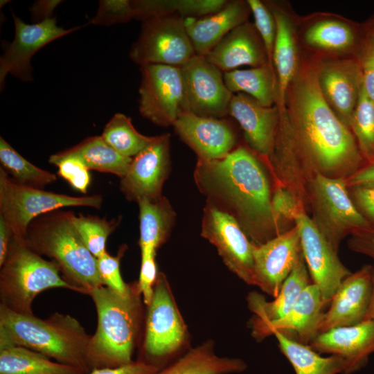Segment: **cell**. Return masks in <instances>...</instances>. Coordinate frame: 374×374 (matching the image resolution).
<instances>
[{"mask_svg": "<svg viewBox=\"0 0 374 374\" xmlns=\"http://www.w3.org/2000/svg\"><path fill=\"white\" fill-rule=\"evenodd\" d=\"M287 97V132L313 177L319 174L346 179L362 167L364 158L353 132L325 100L317 71L296 74Z\"/></svg>", "mask_w": 374, "mask_h": 374, "instance_id": "obj_1", "label": "cell"}, {"mask_svg": "<svg viewBox=\"0 0 374 374\" xmlns=\"http://www.w3.org/2000/svg\"><path fill=\"white\" fill-rule=\"evenodd\" d=\"M194 179L207 203L232 216L254 244L283 233L272 211L267 177L247 148L240 145L220 159H197Z\"/></svg>", "mask_w": 374, "mask_h": 374, "instance_id": "obj_2", "label": "cell"}, {"mask_svg": "<svg viewBox=\"0 0 374 374\" xmlns=\"http://www.w3.org/2000/svg\"><path fill=\"white\" fill-rule=\"evenodd\" d=\"M90 339L81 323L69 314L55 312L40 319L0 304V348L22 346L89 373Z\"/></svg>", "mask_w": 374, "mask_h": 374, "instance_id": "obj_3", "label": "cell"}, {"mask_svg": "<svg viewBox=\"0 0 374 374\" xmlns=\"http://www.w3.org/2000/svg\"><path fill=\"white\" fill-rule=\"evenodd\" d=\"M97 312V327L91 336L87 364L89 371L116 368L132 363L142 315L141 294L137 283L121 295L105 285L89 295Z\"/></svg>", "mask_w": 374, "mask_h": 374, "instance_id": "obj_4", "label": "cell"}, {"mask_svg": "<svg viewBox=\"0 0 374 374\" xmlns=\"http://www.w3.org/2000/svg\"><path fill=\"white\" fill-rule=\"evenodd\" d=\"M74 215L62 209L45 213L30 223L24 240L34 251L55 261L76 292L89 295L103 284L96 258L75 228Z\"/></svg>", "mask_w": 374, "mask_h": 374, "instance_id": "obj_5", "label": "cell"}, {"mask_svg": "<svg viewBox=\"0 0 374 374\" xmlns=\"http://www.w3.org/2000/svg\"><path fill=\"white\" fill-rule=\"evenodd\" d=\"M51 288L75 289L62 276L57 263L44 259L24 239L12 236L1 266V305L19 314H33V302L42 292Z\"/></svg>", "mask_w": 374, "mask_h": 374, "instance_id": "obj_6", "label": "cell"}, {"mask_svg": "<svg viewBox=\"0 0 374 374\" xmlns=\"http://www.w3.org/2000/svg\"><path fill=\"white\" fill-rule=\"evenodd\" d=\"M308 202L313 223L337 252L347 235L373 228L355 206L344 179L316 175L308 186Z\"/></svg>", "mask_w": 374, "mask_h": 374, "instance_id": "obj_7", "label": "cell"}, {"mask_svg": "<svg viewBox=\"0 0 374 374\" xmlns=\"http://www.w3.org/2000/svg\"><path fill=\"white\" fill-rule=\"evenodd\" d=\"M100 195L74 197L24 186L0 168V217L13 235L24 239L30 223L38 216L65 207L86 206L100 209Z\"/></svg>", "mask_w": 374, "mask_h": 374, "instance_id": "obj_8", "label": "cell"}, {"mask_svg": "<svg viewBox=\"0 0 374 374\" xmlns=\"http://www.w3.org/2000/svg\"><path fill=\"white\" fill-rule=\"evenodd\" d=\"M186 327L175 303L167 278L158 274L148 305L143 356L139 359L163 368V363L183 346Z\"/></svg>", "mask_w": 374, "mask_h": 374, "instance_id": "obj_9", "label": "cell"}, {"mask_svg": "<svg viewBox=\"0 0 374 374\" xmlns=\"http://www.w3.org/2000/svg\"><path fill=\"white\" fill-rule=\"evenodd\" d=\"M130 57L140 66L165 64L181 67L195 55L186 32L184 19L179 16L154 17L143 21Z\"/></svg>", "mask_w": 374, "mask_h": 374, "instance_id": "obj_10", "label": "cell"}, {"mask_svg": "<svg viewBox=\"0 0 374 374\" xmlns=\"http://www.w3.org/2000/svg\"><path fill=\"white\" fill-rule=\"evenodd\" d=\"M140 114L158 126H173L184 111L181 68L165 64H146L140 66Z\"/></svg>", "mask_w": 374, "mask_h": 374, "instance_id": "obj_11", "label": "cell"}, {"mask_svg": "<svg viewBox=\"0 0 374 374\" xmlns=\"http://www.w3.org/2000/svg\"><path fill=\"white\" fill-rule=\"evenodd\" d=\"M202 236L215 247L228 269L248 285H253V250L237 221L206 202L203 210Z\"/></svg>", "mask_w": 374, "mask_h": 374, "instance_id": "obj_12", "label": "cell"}, {"mask_svg": "<svg viewBox=\"0 0 374 374\" xmlns=\"http://www.w3.org/2000/svg\"><path fill=\"white\" fill-rule=\"evenodd\" d=\"M184 111L204 117L225 118L234 93L226 87L223 72L204 57L195 55L181 67Z\"/></svg>", "mask_w": 374, "mask_h": 374, "instance_id": "obj_13", "label": "cell"}, {"mask_svg": "<svg viewBox=\"0 0 374 374\" xmlns=\"http://www.w3.org/2000/svg\"><path fill=\"white\" fill-rule=\"evenodd\" d=\"M12 17L15 37L5 47L4 53L0 58L1 89L8 74L22 81H32L30 60L33 56L46 44L80 28V26H76L64 29L57 25L53 17L28 24L15 15Z\"/></svg>", "mask_w": 374, "mask_h": 374, "instance_id": "obj_14", "label": "cell"}, {"mask_svg": "<svg viewBox=\"0 0 374 374\" xmlns=\"http://www.w3.org/2000/svg\"><path fill=\"white\" fill-rule=\"evenodd\" d=\"M302 251L312 279L319 289L326 304L331 299L342 281L352 272L341 262L337 251L315 226L305 212L295 219Z\"/></svg>", "mask_w": 374, "mask_h": 374, "instance_id": "obj_15", "label": "cell"}, {"mask_svg": "<svg viewBox=\"0 0 374 374\" xmlns=\"http://www.w3.org/2000/svg\"><path fill=\"white\" fill-rule=\"evenodd\" d=\"M170 134L155 136L154 140L132 158L130 168L121 178L119 189L128 201L154 199L170 169Z\"/></svg>", "mask_w": 374, "mask_h": 374, "instance_id": "obj_16", "label": "cell"}, {"mask_svg": "<svg viewBox=\"0 0 374 374\" xmlns=\"http://www.w3.org/2000/svg\"><path fill=\"white\" fill-rule=\"evenodd\" d=\"M302 254L296 225L262 244H255L253 285L275 298Z\"/></svg>", "mask_w": 374, "mask_h": 374, "instance_id": "obj_17", "label": "cell"}, {"mask_svg": "<svg viewBox=\"0 0 374 374\" xmlns=\"http://www.w3.org/2000/svg\"><path fill=\"white\" fill-rule=\"evenodd\" d=\"M179 138L204 160L220 159L236 145V134L225 118L204 117L184 111L175 122Z\"/></svg>", "mask_w": 374, "mask_h": 374, "instance_id": "obj_18", "label": "cell"}, {"mask_svg": "<svg viewBox=\"0 0 374 374\" xmlns=\"http://www.w3.org/2000/svg\"><path fill=\"white\" fill-rule=\"evenodd\" d=\"M373 287V265H364L348 276L332 296L330 308L323 314L319 333L364 321L370 305Z\"/></svg>", "mask_w": 374, "mask_h": 374, "instance_id": "obj_19", "label": "cell"}, {"mask_svg": "<svg viewBox=\"0 0 374 374\" xmlns=\"http://www.w3.org/2000/svg\"><path fill=\"white\" fill-rule=\"evenodd\" d=\"M317 76L327 103L350 129L362 87L360 65L350 60L329 61L317 71Z\"/></svg>", "mask_w": 374, "mask_h": 374, "instance_id": "obj_20", "label": "cell"}, {"mask_svg": "<svg viewBox=\"0 0 374 374\" xmlns=\"http://www.w3.org/2000/svg\"><path fill=\"white\" fill-rule=\"evenodd\" d=\"M229 115L239 123L253 152L265 159L272 156L280 121L277 107H265L252 97L238 93L231 100Z\"/></svg>", "mask_w": 374, "mask_h": 374, "instance_id": "obj_21", "label": "cell"}, {"mask_svg": "<svg viewBox=\"0 0 374 374\" xmlns=\"http://www.w3.org/2000/svg\"><path fill=\"white\" fill-rule=\"evenodd\" d=\"M319 354L340 357L344 362V374L364 367L374 353V321L332 328L319 333L309 344Z\"/></svg>", "mask_w": 374, "mask_h": 374, "instance_id": "obj_22", "label": "cell"}, {"mask_svg": "<svg viewBox=\"0 0 374 374\" xmlns=\"http://www.w3.org/2000/svg\"><path fill=\"white\" fill-rule=\"evenodd\" d=\"M311 283L302 254L273 301H266L256 292H250L247 301L249 309L253 314L249 321L253 337L257 341L263 340L268 327L293 308L303 291Z\"/></svg>", "mask_w": 374, "mask_h": 374, "instance_id": "obj_23", "label": "cell"}, {"mask_svg": "<svg viewBox=\"0 0 374 374\" xmlns=\"http://www.w3.org/2000/svg\"><path fill=\"white\" fill-rule=\"evenodd\" d=\"M204 57L223 73L243 65H270L255 26L247 21L229 32Z\"/></svg>", "mask_w": 374, "mask_h": 374, "instance_id": "obj_24", "label": "cell"}, {"mask_svg": "<svg viewBox=\"0 0 374 374\" xmlns=\"http://www.w3.org/2000/svg\"><path fill=\"white\" fill-rule=\"evenodd\" d=\"M326 305L319 287L311 283L303 291L293 308L268 327L265 339L278 332L292 340L309 345L319 334Z\"/></svg>", "mask_w": 374, "mask_h": 374, "instance_id": "obj_25", "label": "cell"}, {"mask_svg": "<svg viewBox=\"0 0 374 374\" xmlns=\"http://www.w3.org/2000/svg\"><path fill=\"white\" fill-rule=\"evenodd\" d=\"M249 11L247 2L229 1L215 13L185 18V28L195 54L206 56L229 32L246 22Z\"/></svg>", "mask_w": 374, "mask_h": 374, "instance_id": "obj_26", "label": "cell"}, {"mask_svg": "<svg viewBox=\"0 0 374 374\" xmlns=\"http://www.w3.org/2000/svg\"><path fill=\"white\" fill-rule=\"evenodd\" d=\"M66 158L78 159L89 170L113 174L120 179L125 175L132 160L116 152L101 136L89 137L71 148L53 154L48 162L55 166Z\"/></svg>", "mask_w": 374, "mask_h": 374, "instance_id": "obj_27", "label": "cell"}, {"mask_svg": "<svg viewBox=\"0 0 374 374\" xmlns=\"http://www.w3.org/2000/svg\"><path fill=\"white\" fill-rule=\"evenodd\" d=\"M242 359L217 355L214 343L207 341L160 370L158 374H233L246 370Z\"/></svg>", "mask_w": 374, "mask_h": 374, "instance_id": "obj_28", "label": "cell"}, {"mask_svg": "<svg viewBox=\"0 0 374 374\" xmlns=\"http://www.w3.org/2000/svg\"><path fill=\"white\" fill-rule=\"evenodd\" d=\"M139 208V240L141 253H156L166 240L175 224L176 214L166 197L141 199Z\"/></svg>", "mask_w": 374, "mask_h": 374, "instance_id": "obj_29", "label": "cell"}, {"mask_svg": "<svg viewBox=\"0 0 374 374\" xmlns=\"http://www.w3.org/2000/svg\"><path fill=\"white\" fill-rule=\"evenodd\" d=\"M271 10L276 28L272 61L277 73L278 98L281 105H285L287 91L296 74V46L290 19L278 9Z\"/></svg>", "mask_w": 374, "mask_h": 374, "instance_id": "obj_30", "label": "cell"}, {"mask_svg": "<svg viewBox=\"0 0 374 374\" xmlns=\"http://www.w3.org/2000/svg\"><path fill=\"white\" fill-rule=\"evenodd\" d=\"M0 374H87L83 369L53 361L17 346L0 348Z\"/></svg>", "mask_w": 374, "mask_h": 374, "instance_id": "obj_31", "label": "cell"}, {"mask_svg": "<svg viewBox=\"0 0 374 374\" xmlns=\"http://www.w3.org/2000/svg\"><path fill=\"white\" fill-rule=\"evenodd\" d=\"M273 335L277 339L280 350L292 364L296 374L344 373L345 364L340 357H322L309 345L292 340L278 332H275Z\"/></svg>", "mask_w": 374, "mask_h": 374, "instance_id": "obj_32", "label": "cell"}, {"mask_svg": "<svg viewBox=\"0 0 374 374\" xmlns=\"http://www.w3.org/2000/svg\"><path fill=\"white\" fill-rule=\"evenodd\" d=\"M226 0H136L132 1L134 19H147L168 15L202 17L224 8Z\"/></svg>", "mask_w": 374, "mask_h": 374, "instance_id": "obj_33", "label": "cell"}, {"mask_svg": "<svg viewBox=\"0 0 374 374\" xmlns=\"http://www.w3.org/2000/svg\"><path fill=\"white\" fill-rule=\"evenodd\" d=\"M223 77L231 93H243L265 107L273 106L276 96V81L270 65L235 69L224 72Z\"/></svg>", "mask_w": 374, "mask_h": 374, "instance_id": "obj_34", "label": "cell"}, {"mask_svg": "<svg viewBox=\"0 0 374 374\" xmlns=\"http://www.w3.org/2000/svg\"><path fill=\"white\" fill-rule=\"evenodd\" d=\"M104 141L121 155L132 158L150 144L154 136L139 133L132 119L123 114L116 113L106 124L101 135Z\"/></svg>", "mask_w": 374, "mask_h": 374, "instance_id": "obj_35", "label": "cell"}, {"mask_svg": "<svg viewBox=\"0 0 374 374\" xmlns=\"http://www.w3.org/2000/svg\"><path fill=\"white\" fill-rule=\"evenodd\" d=\"M1 168L17 183L37 188H44L57 180L56 175L39 168L17 152L4 139L0 137Z\"/></svg>", "mask_w": 374, "mask_h": 374, "instance_id": "obj_36", "label": "cell"}, {"mask_svg": "<svg viewBox=\"0 0 374 374\" xmlns=\"http://www.w3.org/2000/svg\"><path fill=\"white\" fill-rule=\"evenodd\" d=\"M304 38L309 46L328 51H344L355 42V35L350 27L335 20L314 24L308 28Z\"/></svg>", "mask_w": 374, "mask_h": 374, "instance_id": "obj_37", "label": "cell"}, {"mask_svg": "<svg viewBox=\"0 0 374 374\" xmlns=\"http://www.w3.org/2000/svg\"><path fill=\"white\" fill-rule=\"evenodd\" d=\"M73 221L82 242L97 258L107 252V240L119 225L121 217L108 220L80 213L74 215Z\"/></svg>", "mask_w": 374, "mask_h": 374, "instance_id": "obj_38", "label": "cell"}, {"mask_svg": "<svg viewBox=\"0 0 374 374\" xmlns=\"http://www.w3.org/2000/svg\"><path fill=\"white\" fill-rule=\"evenodd\" d=\"M350 129L363 158L368 163L374 161V103L366 94L363 86Z\"/></svg>", "mask_w": 374, "mask_h": 374, "instance_id": "obj_39", "label": "cell"}, {"mask_svg": "<svg viewBox=\"0 0 374 374\" xmlns=\"http://www.w3.org/2000/svg\"><path fill=\"white\" fill-rule=\"evenodd\" d=\"M271 207L275 219L283 232L290 229L287 225L293 222L295 224V219L300 213H306L294 194L282 186H277L272 193Z\"/></svg>", "mask_w": 374, "mask_h": 374, "instance_id": "obj_40", "label": "cell"}, {"mask_svg": "<svg viewBox=\"0 0 374 374\" xmlns=\"http://www.w3.org/2000/svg\"><path fill=\"white\" fill-rule=\"evenodd\" d=\"M247 3L252 12L255 27L264 44L269 64H271L276 38V22L271 9L259 0H248Z\"/></svg>", "mask_w": 374, "mask_h": 374, "instance_id": "obj_41", "label": "cell"}, {"mask_svg": "<svg viewBox=\"0 0 374 374\" xmlns=\"http://www.w3.org/2000/svg\"><path fill=\"white\" fill-rule=\"evenodd\" d=\"M126 249L123 245L116 256H112L107 251L97 258V267L103 285L121 294H127L131 285L125 283L121 276L120 262Z\"/></svg>", "mask_w": 374, "mask_h": 374, "instance_id": "obj_42", "label": "cell"}, {"mask_svg": "<svg viewBox=\"0 0 374 374\" xmlns=\"http://www.w3.org/2000/svg\"><path fill=\"white\" fill-rule=\"evenodd\" d=\"M134 19L132 1L101 0L96 15L91 23L96 25L110 26L125 23Z\"/></svg>", "mask_w": 374, "mask_h": 374, "instance_id": "obj_43", "label": "cell"}, {"mask_svg": "<svg viewBox=\"0 0 374 374\" xmlns=\"http://www.w3.org/2000/svg\"><path fill=\"white\" fill-rule=\"evenodd\" d=\"M57 175L75 190L86 193L91 182L89 170L78 159L66 158L59 161Z\"/></svg>", "mask_w": 374, "mask_h": 374, "instance_id": "obj_44", "label": "cell"}, {"mask_svg": "<svg viewBox=\"0 0 374 374\" xmlns=\"http://www.w3.org/2000/svg\"><path fill=\"white\" fill-rule=\"evenodd\" d=\"M156 253H141V262L137 285L143 303L148 305L152 299L154 287L157 278Z\"/></svg>", "mask_w": 374, "mask_h": 374, "instance_id": "obj_45", "label": "cell"}, {"mask_svg": "<svg viewBox=\"0 0 374 374\" xmlns=\"http://www.w3.org/2000/svg\"><path fill=\"white\" fill-rule=\"evenodd\" d=\"M359 65L363 88L374 103V33L369 36L365 44Z\"/></svg>", "mask_w": 374, "mask_h": 374, "instance_id": "obj_46", "label": "cell"}, {"mask_svg": "<svg viewBox=\"0 0 374 374\" xmlns=\"http://www.w3.org/2000/svg\"><path fill=\"white\" fill-rule=\"evenodd\" d=\"M348 190L357 208L374 228V186L355 187Z\"/></svg>", "mask_w": 374, "mask_h": 374, "instance_id": "obj_47", "label": "cell"}, {"mask_svg": "<svg viewBox=\"0 0 374 374\" xmlns=\"http://www.w3.org/2000/svg\"><path fill=\"white\" fill-rule=\"evenodd\" d=\"M348 247L353 251L369 256L374 261V228L353 233L348 239Z\"/></svg>", "mask_w": 374, "mask_h": 374, "instance_id": "obj_48", "label": "cell"}, {"mask_svg": "<svg viewBox=\"0 0 374 374\" xmlns=\"http://www.w3.org/2000/svg\"><path fill=\"white\" fill-rule=\"evenodd\" d=\"M159 371L157 366L138 359L120 367L96 368L87 374H158Z\"/></svg>", "mask_w": 374, "mask_h": 374, "instance_id": "obj_49", "label": "cell"}, {"mask_svg": "<svg viewBox=\"0 0 374 374\" xmlns=\"http://www.w3.org/2000/svg\"><path fill=\"white\" fill-rule=\"evenodd\" d=\"M348 188L374 186V161L345 179Z\"/></svg>", "mask_w": 374, "mask_h": 374, "instance_id": "obj_50", "label": "cell"}, {"mask_svg": "<svg viewBox=\"0 0 374 374\" xmlns=\"http://www.w3.org/2000/svg\"><path fill=\"white\" fill-rule=\"evenodd\" d=\"M13 236V233L3 217H0V267L3 265Z\"/></svg>", "mask_w": 374, "mask_h": 374, "instance_id": "obj_51", "label": "cell"}, {"mask_svg": "<svg viewBox=\"0 0 374 374\" xmlns=\"http://www.w3.org/2000/svg\"><path fill=\"white\" fill-rule=\"evenodd\" d=\"M60 2L62 1H39L33 5L30 10L36 18H42V20L52 18L53 10Z\"/></svg>", "mask_w": 374, "mask_h": 374, "instance_id": "obj_52", "label": "cell"}, {"mask_svg": "<svg viewBox=\"0 0 374 374\" xmlns=\"http://www.w3.org/2000/svg\"><path fill=\"white\" fill-rule=\"evenodd\" d=\"M364 321H374V265H373V294L368 308V312L366 314Z\"/></svg>", "mask_w": 374, "mask_h": 374, "instance_id": "obj_53", "label": "cell"}, {"mask_svg": "<svg viewBox=\"0 0 374 374\" xmlns=\"http://www.w3.org/2000/svg\"><path fill=\"white\" fill-rule=\"evenodd\" d=\"M373 29H374V25H373ZM373 33H374V31H373Z\"/></svg>", "mask_w": 374, "mask_h": 374, "instance_id": "obj_54", "label": "cell"}]
</instances>
